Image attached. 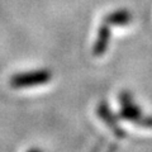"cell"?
Listing matches in <instances>:
<instances>
[{"label":"cell","mask_w":152,"mask_h":152,"mask_svg":"<svg viewBox=\"0 0 152 152\" xmlns=\"http://www.w3.org/2000/svg\"><path fill=\"white\" fill-rule=\"evenodd\" d=\"M119 117L127 122L136 123L142 118V110L133 100V96L128 91H122L119 94Z\"/></svg>","instance_id":"obj_2"},{"label":"cell","mask_w":152,"mask_h":152,"mask_svg":"<svg viewBox=\"0 0 152 152\" xmlns=\"http://www.w3.org/2000/svg\"><path fill=\"white\" fill-rule=\"evenodd\" d=\"M96 114H98V117L110 128L115 137H118V138H124L127 136L126 131L121 127L119 122H118L117 115L110 110V108H109V105L105 102L99 103V105L96 108Z\"/></svg>","instance_id":"obj_3"},{"label":"cell","mask_w":152,"mask_h":152,"mask_svg":"<svg viewBox=\"0 0 152 152\" xmlns=\"http://www.w3.org/2000/svg\"><path fill=\"white\" fill-rule=\"evenodd\" d=\"M110 37H112V32H110V28H109V24L104 22L98 29V36L93 47L94 56L100 57L105 53L109 47V43H110Z\"/></svg>","instance_id":"obj_4"},{"label":"cell","mask_w":152,"mask_h":152,"mask_svg":"<svg viewBox=\"0 0 152 152\" xmlns=\"http://www.w3.org/2000/svg\"><path fill=\"white\" fill-rule=\"evenodd\" d=\"M136 124L145 127V128H152V115H148V117L142 115V118L136 123Z\"/></svg>","instance_id":"obj_6"},{"label":"cell","mask_w":152,"mask_h":152,"mask_svg":"<svg viewBox=\"0 0 152 152\" xmlns=\"http://www.w3.org/2000/svg\"><path fill=\"white\" fill-rule=\"evenodd\" d=\"M52 79V72L47 69L31 71V72H22L13 75L9 83L14 89H23V88H32L38 85H45L50 83Z\"/></svg>","instance_id":"obj_1"},{"label":"cell","mask_w":152,"mask_h":152,"mask_svg":"<svg viewBox=\"0 0 152 152\" xmlns=\"http://www.w3.org/2000/svg\"><path fill=\"white\" fill-rule=\"evenodd\" d=\"M104 22L108 23L109 26L123 27L132 22V14L127 9H118L115 12L107 14L105 18H104Z\"/></svg>","instance_id":"obj_5"}]
</instances>
